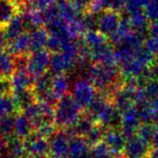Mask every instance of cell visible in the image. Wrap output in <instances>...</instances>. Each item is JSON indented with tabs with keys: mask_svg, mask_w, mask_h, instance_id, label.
<instances>
[{
	"mask_svg": "<svg viewBox=\"0 0 158 158\" xmlns=\"http://www.w3.org/2000/svg\"><path fill=\"white\" fill-rule=\"evenodd\" d=\"M14 121V138L25 140L34 132L35 127L32 121L23 113L20 112L13 116Z\"/></svg>",
	"mask_w": 158,
	"mask_h": 158,
	"instance_id": "7c38bea8",
	"label": "cell"
},
{
	"mask_svg": "<svg viewBox=\"0 0 158 158\" xmlns=\"http://www.w3.org/2000/svg\"><path fill=\"white\" fill-rule=\"evenodd\" d=\"M141 10H144V7L139 0H127L124 9V12L127 13V15H130Z\"/></svg>",
	"mask_w": 158,
	"mask_h": 158,
	"instance_id": "cb8c5ba5",
	"label": "cell"
},
{
	"mask_svg": "<svg viewBox=\"0 0 158 158\" xmlns=\"http://www.w3.org/2000/svg\"><path fill=\"white\" fill-rule=\"evenodd\" d=\"M22 11L16 0H0V28H5Z\"/></svg>",
	"mask_w": 158,
	"mask_h": 158,
	"instance_id": "4fadbf2b",
	"label": "cell"
},
{
	"mask_svg": "<svg viewBox=\"0 0 158 158\" xmlns=\"http://www.w3.org/2000/svg\"><path fill=\"white\" fill-rule=\"evenodd\" d=\"M27 154L29 156L48 155L49 156V141L48 139L33 133L24 140Z\"/></svg>",
	"mask_w": 158,
	"mask_h": 158,
	"instance_id": "9c48e42d",
	"label": "cell"
},
{
	"mask_svg": "<svg viewBox=\"0 0 158 158\" xmlns=\"http://www.w3.org/2000/svg\"><path fill=\"white\" fill-rule=\"evenodd\" d=\"M97 95L96 87L86 78H79L74 82L72 89V96L82 108H88Z\"/></svg>",
	"mask_w": 158,
	"mask_h": 158,
	"instance_id": "7a4b0ae2",
	"label": "cell"
},
{
	"mask_svg": "<svg viewBox=\"0 0 158 158\" xmlns=\"http://www.w3.org/2000/svg\"><path fill=\"white\" fill-rule=\"evenodd\" d=\"M23 158H31V157H30V156H29V157H28V156H27V155H26V156H24V157H23Z\"/></svg>",
	"mask_w": 158,
	"mask_h": 158,
	"instance_id": "836d02e7",
	"label": "cell"
},
{
	"mask_svg": "<svg viewBox=\"0 0 158 158\" xmlns=\"http://www.w3.org/2000/svg\"><path fill=\"white\" fill-rule=\"evenodd\" d=\"M153 1H154V2H155V3H156L157 5H158V0H153Z\"/></svg>",
	"mask_w": 158,
	"mask_h": 158,
	"instance_id": "d6a6232c",
	"label": "cell"
},
{
	"mask_svg": "<svg viewBox=\"0 0 158 158\" xmlns=\"http://www.w3.org/2000/svg\"><path fill=\"white\" fill-rule=\"evenodd\" d=\"M6 147H7V141L0 136V155L4 152V151H6Z\"/></svg>",
	"mask_w": 158,
	"mask_h": 158,
	"instance_id": "4dcf8cb0",
	"label": "cell"
},
{
	"mask_svg": "<svg viewBox=\"0 0 158 158\" xmlns=\"http://www.w3.org/2000/svg\"><path fill=\"white\" fill-rule=\"evenodd\" d=\"M150 151V144L138 134H134L127 138L122 154L125 158H148Z\"/></svg>",
	"mask_w": 158,
	"mask_h": 158,
	"instance_id": "52a82bcc",
	"label": "cell"
},
{
	"mask_svg": "<svg viewBox=\"0 0 158 158\" xmlns=\"http://www.w3.org/2000/svg\"><path fill=\"white\" fill-rule=\"evenodd\" d=\"M148 158H158V148H154L150 151Z\"/></svg>",
	"mask_w": 158,
	"mask_h": 158,
	"instance_id": "1f68e13d",
	"label": "cell"
},
{
	"mask_svg": "<svg viewBox=\"0 0 158 158\" xmlns=\"http://www.w3.org/2000/svg\"><path fill=\"white\" fill-rule=\"evenodd\" d=\"M154 126H155V131H154V137L152 145L154 148H158V125L155 124Z\"/></svg>",
	"mask_w": 158,
	"mask_h": 158,
	"instance_id": "f546056e",
	"label": "cell"
},
{
	"mask_svg": "<svg viewBox=\"0 0 158 158\" xmlns=\"http://www.w3.org/2000/svg\"><path fill=\"white\" fill-rule=\"evenodd\" d=\"M48 141L50 158H69L70 135L66 131H57Z\"/></svg>",
	"mask_w": 158,
	"mask_h": 158,
	"instance_id": "ba28073f",
	"label": "cell"
},
{
	"mask_svg": "<svg viewBox=\"0 0 158 158\" xmlns=\"http://www.w3.org/2000/svg\"><path fill=\"white\" fill-rule=\"evenodd\" d=\"M50 58L51 54L48 49L34 51L28 55L27 70L34 80L48 73L50 64Z\"/></svg>",
	"mask_w": 158,
	"mask_h": 158,
	"instance_id": "3957f363",
	"label": "cell"
},
{
	"mask_svg": "<svg viewBox=\"0 0 158 158\" xmlns=\"http://www.w3.org/2000/svg\"><path fill=\"white\" fill-rule=\"evenodd\" d=\"M9 45V39L6 35L5 28H0V52L5 51Z\"/></svg>",
	"mask_w": 158,
	"mask_h": 158,
	"instance_id": "4316f807",
	"label": "cell"
},
{
	"mask_svg": "<svg viewBox=\"0 0 158 158\" xmlns=\"http://www.w3.org/2000/svg\"><path fill=\"white\" fill-rule=\"evenodd\" d=\"M143 124L139 108L134 105L131 108L121 113L120 129L126 138L137 134L139 127Z\"/></svg>",
	"mask_w": 158,
	"mask_h": 158,
	"instance_id": "8992f818",
	"label": "cell"
},
{
	"mask_svg": "<svg viewBox=\"0 0 158 158\" xmlns=\"http://www.w3.org/2000/svg\"><path fill=\"white\" fill-rule=\"evenodd\" d=\"M0 93H11L10 79L0 77Z\"/></svg>",
	"mask_w": 158,
	"mask_h": 158,
	"instance_id": "83f0119b",
	"label": "cell"
},
{
	"mask_svg": "<svg viewBox=\"0 0 158 158\" xmlns=\"http://www.w3.org/2000/svg\"><path fill=\"white\" fill-rule=\"evenodd\" d=\"M144 46L154 56H158V37L149 35L144 42Z\"/></svg>",
	"mask_w": 158,
	"mask_h": 158,
	"instance_id": "484cf974",
	"label": "cell"
},
{
	"mask_svg": "<svg viewBox=\"0 0 158 158\" xmlns=\"http://www.w3.org/2000/svg\"><path fill=\"white\" fill-rule=\"evenodd\" d=\"M102 141L108 146L113 153L122 154L126 145L127 138L121 129L117 130L114 127H110L106 128Z\"/></svg>",
	"mask_w": 158,
	"mask_h": 158,
	"instance_id": "30bf717a",
	"label": "cell"
},
{
	"mask_svg": "<svg viewBox=\"0 0 158 158\" xmlns=\"http://www.w3.org/2000/svg\"><path fill=\"white\" fill-rule=\"evenodd\" d=\"M16 70V56L9 50L0 52V77L10 79Z\"/></svg>",
	"mask_w": 158,
	"mask_h": 158,
	"instance_id": "2e32d148",
	"label": "cell"
},
{
	"mask_svg": "<svg viewBox=\"0 0 158 158\" xmlns=\"http://www.w3.org/2000/svg\"><path fill=\"white\" fill-rule=\"evenodd\" d=\"M6 152L9 158H23L27 155L24 140L12 138L7 141Z\"/></svg>",
	"mask_w": 158,
	"mask_h": 158,
	"instance_id": "ffe728a7",
	"label": "cell"
},
{
	"mask_svg": "<svg viewBox=\"0 0 158 158\" xmlns=\"http://www.w3.org/2000/svg\"><path fill=\"white\" fill-rule=\"evenodd\" d=\"M96 124V121L89 114H82L80 118L73 126L66 129V132L70 136H79L85 138Z\"/></svg>",
	"mask_w": 158,
	"mask_h": 158,
	"instance_id": "5bb4252c",
	"label": "cell"
},
{
	"mask_svg": "<svg viewBox=\"0 0 158 158\" xmlns=\"http://www.w3.org/2000/svg\"><path fill=\"white\" fill-rule=\"evenodd\" d=\"M7 50L12 53L14 56L29 55L31 52V43H30V34L25 32L16 37L15 39L9 42Z\"/></svg>",
	"mask_w": 158,
	"mask_h": 158,
	"instance_id": "9a60e30c",
	"label": "cell"
},
{
	"mask_svg": "<svg viewBox=\"0 0 158 158\" xmlns=\"http://www.w3.org/2000/svg\"><path fill=\"white\" fill-rule=\"evenodd\" d=\"M36 101L46 102L50 105H55L59 99L52 89V76L47 73L44 75L36 78L32 88Z\"/></svg>",
	"mask_w": 158,
	"mask_h": 158,
	"instance_id": "277c9868",
	"label": "cell"
},
{
	"mask_svg": "<svg viewBox=\"0 0 158 158\" xmlns=\"http://www.w3.org/2000/svg\"><path fill=\"white\" fill-rule=\"evenodd\" d=\"M69 87L70 81L65 73L54 74L52 76V89L58 99L67 94Z\"/></svg>",
	"mask_w": 158,
	"mask_h": 158,
	"instance_id": "44dd1931",
	"label": "cell"
},
{
	"mask_svg": "<svg viewBox=\"0 0 158 158\" xmlns=\"http://www.w3.org/2000/svg\"><path fill=\"white\" fill-rule=\"evenodd\" d=\"M5 31H6V35H7V37L9 39V42L15 39L16 37H18L22 34L28 32L21 12L19 14H17L10 22V23L5 27Z\"/></svg>",
	"mask_w": 158,
	"mask_h": 158,
	"instance_id": "d6986e66",
	"label": "cell"
},
{
	"mask_svg": "<svg viewBox=\"0 0 158 158\" xmlns=\"http://www.w3.org/2000/svg\"><path fill=\"white\" fill-rule=\"evenodd\" d=\"M0 136L6 141L14 138V121L12 116L0 117Z\"/></svg>",
	"mask_w": 158,
	"mask_h": 158,
	"instance_id": "7402d4cb",
	"label": "cell"
},
{
	"mask_svg": "<svg viewBox=\"0 0 158 158\" xmlns=\"http://www.w3.org/2000/svg\"><path fill=\"white\" fill-rule=\"evenodd\" d=\"M10 82L11 87V93H14L32 89L35 80L27 69L17 68L10 78Z\"/></svg>",
	"mask_w": 158,
	"mask_h": 158,
	"instance_id": "8fae6325",
	"label": "cell"
},
{
	"mask_svg": "<svg viewBox=\"0 0 158 158\" xmlns=\"http://www.w3.org/2000/svg\"><path fill=\"white\" fill-rule=\"evenodd\" d=\"M154 131H155V126L153 124H151V123H143L137 134L142 138L145 141H147L150 145H152V140H153V137H154Z\"/></svg>",
	"mask_w": 158,
	"mask_h": 158,
	"instance_id": "603a6c76",
	"label": "cell"
},
{
	"mask_svg": "<svg viewBox=\"0 0 158 158\" xmlns=\"http://www.w3.org/2000/svg\"><path fill=\"white\" fill-rule=\"evenodd\" d=\"M149 33H150V35L158 37V20L150 23Z\"/></svg>",
	"mask_w": 158,
	"mask_h": 158,
	"instance_id": "f1b7e54d",
	"label": "cell"
},
{
	"mask_svg": "<svg viewBox=\"0 0 158 158\" xmlns=\"http://www.w3.org/2000/svg\"><path fill=\"white\" fill-rule=\"evenodd\" d=\"M122 18L120 11L103 10L98 15V30L107 37H111L117 31Z\"/></svg>",
	"mask_w": 158,
	"mask_h": 158,
	"instance_id": "5b68a950",
	"label": "cell"
},
{
	"mask_svg": "<svg viewBox=\"0 0 158 158\" xmlns=\"http://www.w3.org/2000/svg\"><path fill=\"white\" fill-rule=\"evenodd\" d=\"M20 112L12 93H0V117L14 116Z\"/></svg>",
	"mask_w": 158,
	"mask_h": 158,
	"instance_id": "e0dca14e",
	"label": "cell"
},
{
	"mask_svg": "<svg viewBox=\"0 0 158 158\" xmlns=\"http://www.w3.org/2000/svg\"><path fill=\"white\" fill-rule=\"evenodd\" d=\"M30 34V43H31V52L45 49L48 46V41L49 34L45 27H39L29 32Z\"/></svg>",
	"mask_w": 158,
	"mask_h": 158,
	"instance_id": "ac0fdd59",
	"label": "cell"
},
{
	"mask_svg": "<svg viewBox=\"0 0 158 158\" xmlns=\"http://www.w3.org/2000/svg\"><path fill=\"white\" fill-rule=\"evenodd\" d=\"M144 12L150 22L158 20V5L153 0L144 8Z\"/></svg>",
	"mask_w": 158,
	"mask_h": 158,
	"instance_id": "d4e9b609",
	"label": "cell"
},
{
	"mask_svg": "<svg viewBox=\"0 0 158 158\" xmlns=\"http://www.w3.org/2000/svg\"><path fill=\"white\" fill-rule=\"evenodd\" d=\"M82 107L72 95L66 94L59 99L54 108V123L59 128L67 129L73 126L82 115Z\"/></svg>",
	"mask_w": 158,
	"mask_h": 158,
	"instance_id": "6da1fadb",
	"label": "cell"
}]
</instances>
